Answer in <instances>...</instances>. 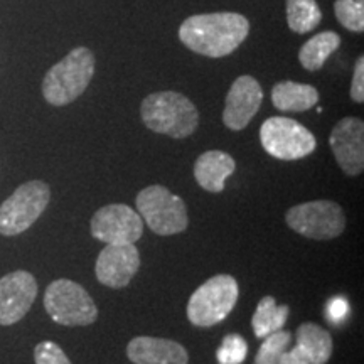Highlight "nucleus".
I'll return each instance as SVG.
<instances>
[{"label": "nucleus", "instance_id": "nucleus-28", "mask_svg": "<svg viewBox=\"0 0 364 364\" xmlns=\"http://www.w3.org/2000/svg\"><path fill=\"white\" fill-rule=\"evenodd\" d=\"M277 364H311V363H309V359L306 354H304L302 349H300L299 346H295V348L290 349V351H285L282 354Z\"/></svg>", "mask_w": 364, "mask_h": 364}, {"label": "nucleus", "instance_id": "nucleus-9", "mask_svg": "<svg viewBox=\"0 0 364 364\" xmlns=\"http://www.w3.org/2000/svg\"><path fill=\"white\" fill-rule=\"evenodd\" d=\"M285 221L295 233L311 240H334L344 233L346 216L334 201H311L290 208Z\"/></svg>", "mask_w": 364, "mask_h": 364}, {"label": "nucleus", "instance_id": "nucleus-25", "mask_svg": "<svg viewBox=\"0 0 364 364\" xmlns=\"http://www.w3.org/2000/svg\"><path fill=\"white\" fill-rule=\"evenodd\" d=\"M36 364H71L61 348L53 341H43L34 349Z\"/></svg>", "mask_w": 364, "mask_h": 364}, {"label": "nucleus", "instance_id": "nucleus-3", "mask_svg": "<svg viewBox=\"0 0 364 364\" xmlns=\"http://www.w3.org/2000/svg\"><path fill=\"white\" fill-rule=\"evenodd\" d=\"M95 73V56L88 48H76L54 65L43 81L46 102L65 107L75 102L88 88Z\"/></svg>", "mask_w": 364, "mask_h": 364}, {"label": "nucleus", "instance_id": "nucleus-16", "mask_svg": "<svg viewBox=\"0 0 364 364\" xmlns=\"http://www.w3.org/2000/svg\"><path fill=\"white\" fill-rule=\"evenodd\" d=\"M236 169L235 159L223 150H208L194 164V177L208 193H223L226 179Z\"/></svg>", "mask_w": 364, "mask_h": 364}, {"label": "nucleus", "instance_id": "nucleus-15", "mask_svg": "<svg viewBox=\"0 0 364 364\" xmlns=\"http://www.w3.org/2000/svg\"><path fill=\"white\" fill-rule=\"evenodd\" d=\"M127 356L134 364H188L189 354L176 341L139 336L127 346Z\"/></svg>", "mask_w": 364, "mask_h": 364}, {"label": "nucleus", "instance_id": "nucleus-24", "mask_svg": "<svg viewBox=\"0 0 364 364\" xmlns=\"http://www.w3.org/2000/svg\"><path fill=\"white\" fill-rule=\"evenodd\" d=\"M248 344L240 334H228L218 348L216 358L220 364H241L247 359Z\"/></svg>", "mask_w": 364, "mask_h": 364}, {"label": "nucleus", "instance_id": "nucleus-23", "mask_svg": "<svg viewBox=\"0 0 364 364\" xmlns=\"http://www.w3.org/2000/svg\"><path fill=\"white\" fill-rule=\"evenodd\" d=\"M334 12L341 26L351 33L364 31V4L356 0H336Z\"/></svg>", "mask_w": 364, "mask_h": 364}, {"label": "nucleus", "instance_id": "nucleus-17", "mask_svg": "<svg viewBox=\"0 0 364 364\" xmlns=\"http://www.w3.org/2000/svg\"><path fill=\"white\" fill-rule=\"evenodd\" d=\"M318 102V91L312 85L280 81L272 90V103L280 112H307Z\"/></svg>", "mask_w": 364, "mask_h": 364}, {"label": "nucleus", "instance_id": "nucleus-12", "mask_svg": "<svg viewBox=\"0 0 364 364\" xmlns=\"http://www.w3.org/2000/svg\"><path fill=\"white\" fill-rule=\"evenodd\" d=\"M329 144L339 167L348 176L364 171V124L361 118L346 117L331 132Z\"/></svg>", "mask_w": 364, "mask_h": 364}, {"label": "nucleus", "instance_id": "nucleus-11", "mask_svg": "<svg viewBox=\"0 0 364 364\" xmlns=\"http://www.w3.org/2000/svg\"><path fill=\"white\" fill-rule=\"evenodd\" d=\"M38 297V282L29 272L17 270L0 279V326L19 322Z\"/></svg>", "mask_w": 364, "mask_h": 364}, {"label": "nucleus", "instance_id": "nucleus-29", "mask_svg": "<svg viewBox=\"0 0 364 364\" xmlns=\"http://www.w3.org/2000/svg\"><path fill=\"white\" fill-rule=\"evenodd\" d=\"M356 2H363V0H356Z\"/></svg>", "mask_w": 364, "mask_h": 364}, {"label": "nucleus", "instance_id": "nucleus-8", "mask_svg": "<svg viewBox=\"0 0 364 364\" xmlns=\"http://www.w3.org/2000/svg\"><path fill=\"white\" fill-rule=\"evenodd\" d=\"M260 142L265 152L280 161H297L316 150L312 132L297 120L287 117H270L260 127Z\"/></svg>", "mask_w": 364, "mask_h": 364}, {"label": "nucleus", "instance_id": "nucleus-14", "mask_svg": "<svg viewBox=\"0 0 364 364\" xmlns=\"http://www.w3.org/2000/svg\"><path fill=\"white\" fill-rule=\"evenodd\" d=\"M263 90L253 76H240L228 91L223 122L230 130H243L260 110Z\"/></svg>", "mask_w": 364, "mask_h": 364}, {"label": "nucleus", "instance_id": "nucleus-1", "mask_svg": "<svg viewBox=\"0 0 364 364\" xmlns=\"http://www.w3.org/2000/svg\"><path fill=\"white\" fill-rule=\"evenodd\" d=\"M250 33V22L236 12L199 14L182 22L179 39L191 51L223 58L240 48Z\"/></svg>", "mask_w": 364, "mask_h": 364}, {"label": "nucleus", "instance_id": "nucleus-21", "mask_svg": "<svg viewBox=\"0 0 364 364\" xmlns=\"http://www.w3.org/2000/svg\"><path fill=\"white\" fill-rule=\"evenodd\" d=\"M322 14L316 0H287V24L297 34H306L321 24Z\"/></svg>", "mask_w": 364, "mask_h": 364}, {"label": "nucleus", "instance_id": "nucleus-20", "mask_svg": "<svg viewBox=\"0 0 364 364\" xmlns=\"http://www.w3.org/2000/svg\"><path fill=\"white\" fill-rule=\"evenodd\" d=\"M289 306H277V300L267 295L258 302L257 311L253 314L252 326L258 339L267 338L272 332L284 329L287 318H289Z\"/></svg>", "mask_w": 364, "mask_h": 364}, {"label": "nucleus", "instance_id": "nucleus-2", "mask_svg": "<svg viewBox=\"0 0 364 364\" xmlns=\"http://www.w3.org/2000/svg\"><path fill=\"white\" fill-rule=\"evenodd\" d=\"M140 115L150 130L172 139L193 135L199 124V113L194 103L176 91H157L149 95L140 107Z\"/></svg>", "mask_w": 364, "mask_h": 364}, {"label": "nucleus", "instance_id": "nucleus-27", "mask_svg": "<svg viewBox=\"0 0 364 364\" xmlns=\"http://www.w3.org/2000/svg\"><path fill=\"white\" fill-rule=\"evenodd\" d=\"M351 98L356 103L364 102V58H358L356 68H354L353 85H351Z\"/></svg>", "mask_w": 364, "mask_h": 364}, {"label": "nucleus", "instance_id": "nucleus-6", "mask_svg": "<svg viewBox=\"0 0 364 364\" xmlns=\"http://www.w3.org/2000/svg\"><path fill=\"white\" fill-rule=\"evenodd\" d=\"M44 307L49 317L61 326H90L97 321L98 307L91 295L76 282L54 280L44 294Z\"/></svg>", "mask_w": 364, "mask_h": 364}, {"label": "nucleus", "instance_id": "nucleus-22", "mask_svg": "<svg viewBox=\"0 0 364 364\" xmlns=\"http://www.w3.org/2000/svg\"><path fill=\"white\" fill-rule=\"evenodd\" d=\"M263 339L265 341H263L257 356H255V364H277L282 354L290 346L292 336H290V332L280 329L277 332H272V334H268Z\"/></svg>", "mask_w": 364, "mask_h": 364}, {"label": "nucleus", "instance_id": "nucleus-18", "mask_svg": "<svg viewBox=\"0 0 364 364\" xmlns=\"http://www.w3.org/2000/svg\"><path fill=\"white\" fill-rule=\"evenodd\" d=\"M297 346L306 354L311 364H326L332 354L331 332L324 327L304 322L297 329Z\"/></svg>", "mask_w": 364, "mask_h": 364}, {"label": "nucleus", "instance_id": "nucleus-26", "mask_svg": "<svg viewBox=\"0 0 364 364\" xmlns=\"http://www.w3.org/2000/svg\"><path fill=\"white\" fill-rule=\"evenodd\" d=\"M348 314L349 304L344 297H334L329 300V304H327V318H329L332 324H343V321L348 317Z\"/></svg>", "mask_w": 364, "mask_h": 364}, {"label": "nucleus", "instance_id": "nucleus-4", "mask_svg": "<svg viewBox=\"0 0 364 364\" xmlns=\"http://www.w3.org/2000/svg\"><path fill=\"white\" fill-rule=\"evenodd\" d=\"M238 282L231 275H216L199 287L188 302V318L193 326L213 327L230 316L238 302Z\"/></svg>", "mask_w": 364, "mask_h": 364}, {"label": "nucleus", "instance_id": "nucleus-5", "mask_svg": "<svg viewBox=\"0 0 364 364\" xmlns=\"http://www.w3.org/2000/svg\"><path fill=\"white\" fill-rule=\"evenodd\" d=\"M136 213L156 235L172 236L186 231L188 209L179 196L164 186L154 184L140 191L135 199Z\"/></svg>", "mask_w": 364, "mask_h": 364}, {"label": "nucleus", "instance_id": "nucleus-13", "mask_svg": "<svg viewBox=\"0 0 364 364\" xmlns=\"http://www.w3.org/2000/svg\"><path fill=\"white\" fill-rule=\"evenodd\" d=\"M140 268V253L135 243L108 245L98 255L95 273L100 284L110 289H124Z\"/></svg>", "mask_w": 364, "mask_h": 364}, {"label": "nucleus", "instance_id": "nucleus-7", "mask_svg": "<svg viewBox=\"0 0 364 364\" xmlns=\"http://www.w3.org/2000/svg\"><path fill=\"white\" fill-rule=\"evenodd\" d=\"M51 199L49 186L43 181H29L14 191L0 206V235L16 236L29 230Z\"/></svg>", "mask_w": 364, "mask_h": 364}, {"label": "nucleus", "instance_id": "nucleus-10", "mask_svg": "<svg viewBox=\"0 0 364 364\" xmlns=\"http://www.w3.org/2000/svg\"><path fill=\"white\" fill-rule=\"evenodd\" d=\"M142 233L144 220L127 204H108L91 218V235L107 245L135 243Z\"/></svg>", "mask_w": 364, "mask_h": 364}, {"label": "nucleus", "instance_id": "nucleus-19", "mask_svg": "<svg viewBox=\"0 0 364 364\" xmlns=\"http://www.w3.org/2000/svg\"><path fill=\"white\" fill-rule=\"evenodd\" d=\"M339 46V34L332 33V31H326V33L314 36L312 39H309L307 43L300 48V65L306 68L307 71H318L324 66L327 59L331 58V54L338 51Z\"/></svg>", "mask_w": 364, "mask_h": 364}]
</instances>
